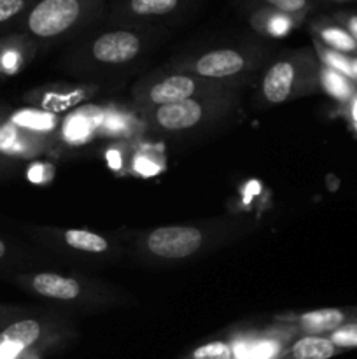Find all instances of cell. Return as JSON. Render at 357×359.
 <instances>
[{
  "label": "cell",
  "mask_w": 357,
  "mask_h": 359,
  "mask_svg": "<svg viewBox=\"0 0 357 359\" xmlns=\"http://www.w3.org/2000/svg\"><path fill=\"white\" fill-rule=\"evenodd\" d=\"M237 111L238 90H227L219 93L198 95L188 100L140 112L150 132L161 135H188L219 125Z\"/></svg>",
  "instance_id": "cell-1"
},
{
  "label": "cell",
  "mask_w": 357,
  "mask_h": 359,
  "mask_svg": "<svg viewBox=\"0 0 357 359\" xmlns=\"http://www.w3.org/2000/svg\"><path fill=\"white\" fill-rule=\"evenodd\" d=\"M107 0H35L21 18L24 37L62 42L77 37L105 13Z\"/></svg>",
  "instance_id": "cell-2"
},
{
  "label": "cell",
  "mask_w": 357,
  "mask_h": 359,
  "mask_svg": "<svg viewBox=\"0 0 357 359\" xmlns=\"http://www.w3.org/2000/svg\"><path fill=\"white\" fill-rule=\"evenodd\" d=\"M318 72L321 62L314 49L286 51L266 67L259 84V97L265 104L279 105L317 93L321 90Z\"/></svg>",
  "instance_id": "cell-3"
},
{
  "label": "cell",
  "mask_w": 357,
  "mask_h": 359,
  "mask_svg": "<svg viewBox=\"0 0 357 359\" xmlns=\"http://www.w3.org/2000/svg\"><path fill=\"white\" fill-rule=\"evenodd\" d=\"M268 60L270 51L261 44L219 46L175 60L174 69L203 79L238 84L244 83L248 74L261 69Z\"/></svg>",
  "instance_id": "cell-4"
},
{
  "label": "cell",
  "mask_w": 357,
  "mask_h": 359,
  "mask_svg": "<svg viewBox=\"0 0 357 359\" xmlns=\"http://www.w3.org/2000/svg\"><path fill=\"white\" fill-rule=\"evenodd\" d=\"M156 28L118 27L84 37L74 49V58L84 65L122 67L135 62L153 42Z\"/></svg>",
  "instance_id": "cell-5"
},
{
  "label": "cell",
  "mask_w": 357,
  "mask_h": 359,
  "mask_svg": "<svg viewBox=\"0 0 357 359\" xmlns=\"http://www.w3.org/2000/svg\"><path fill=\"white\" fill-rule=\"evenodd\" d=\"M238 90V84L219 83V81L203 79L184 70L168 69L144 77L133 86L132 95L140 111L163 107L175 102L188 100L205 93Z\"/></svg>",
  "instance_id": "cell-6"
},
{
  "label": "cell",
  "mask_w": 357,
  "mask_h": 359,
  "mask_svg": "<svg viewBox=\"0 0 357 359\" xmlns=\"http://www.w3.org/2000/svg\"><path fill=\"white\" fill-rule=\"evenodd\" d=\"M65 339L52 321L18 318L0 330V359H38Z\"/></svg>",
  "instance_id": "cell-7"
},
{
  "label": "cell",
  "mask_w": 357,
  "mask_h": 359,
  "mask_svg": "<svg viewBox=\"0 0 357 359\" xmlns=\"http://www.w3.org/2000/svg\"><path fill=\"white\" fill-rule=\"evenodd\" d=\"M205 230L191 224H172L149 231L144 238L147 255L163 262H182L198 255L206 244Z\"/></svg>",
  "instance_id": "cell-8"
},
{
  "label": "cell",
  "mask_w": 357,
  "mask_h": 359,
  "mask_svg": "<svg viewBox=\"0 0 357 359\" xmlns=\"http://www.w3.org/2000/svg\"><path fill=\"white\" fill-rule=\"evenodd\" d=\"M192 0H112L108 18L118 27H149L182 13Z\"/></svg>",
  "instance_id": "cell-9"
},
{
  "label": "cell",
  "mask_w": 357,
  "mask_h": 359,
  "mask_svg": "<svg viewBox=\"0 0 357 359\" xmlns=\"http://www.w3.org/2000/svg\"><path fill=\"white\" fill-rule=\"evenodd\" d=\"M357 319V305L352 307H326L301 314L279 316L276 323L293 326L300 335H326L345 323Z\"/></svg>",
  "instance_id": "cell-10"
},
{
  "label": "cell",
  "mask_w": 357,
  "mask_h": 359,
  "mask_svg": "<svg viewBox=\"0 0 357 359\" xmlns=\"http://www.w3.org/2000/svg\"><path fill=\"white\" fill-rule=\"evenodd\" d=\"M16 283L34 294L55 302H74L83 297V284L69 276L55 272H38L18 276Z\"/></svg>",
  "instance_id": "cell-11"
},
{
  "label": "cell",
  "mask_w": 357,
  "mask_h": 359,
  "mask_svg": "<svg viewBox=\"0 0 357 359\" xmlns=\"http://www.w3.org/2000/svg\"><path fill=\"white\" fill-rule=\"evenodd\" d=\"M312 39H317L328 48L343 53L349 56H357V42L352 35L331 16H317L308 25Z\"/></svg>",
  "instance_id": "cell-12"
},
{
  "label": "cell",
  "mask_w": 357,
  "mask_h": 359,
  "mask_svg": "<svg viewBox=\"0 0 357 359\" xmlns=\"http://www.w3.org/2000/svg\"><path fill=\"white\" fill-rule=\"evenodd\" d=\"M48 137L30 132L6 121L0 132V154L4 156H34L41 153Z\"/></svg>",
  "instance_id": "cell-13"
},
{
  "label": "cell",
  "mask_w": 357,
  "mask_h": 359,
  "mask_svg": "<svg viewBox=\"0 0 357 359\" xmlns=\"http://www.w3.org/2000/svg\"><path fill=\"white\" fill-rule=\"evenodd\" d=\"M342 353L326 335H298L287 344L279 359H331Z\"/></svg>",
  "instance_id": "cell-14"
},
{
  "label": "cell",
  "mask_w": 357,
  "mask_h": 359,
  "mask_svg": "<svg viewBox=\"0 0 357 359\" xmlns=\"http://www.w3.org/2000/svg\"><path fill=\"white\" fill-rule=\"evenodd\" d=\"M307 20L304 16H294V14L280 13V11L268 9V7H254L251 13L252 28L258 34L268 35V37H282L289 34L296 27H300Z\"/></svg>",
  "instance_id": "cell-15"
},
{
  "label": "cell",
  "mask_w": 357,
  "mask_h": 359,
  "mask_svg": "<svg viewBox=\"0 0 357 359\" xmlns=\"http://www.w3.org/2000/svg\"><path fill=\"white\" fill-rule=\"evenodd\" d=\"M34 48L35 42L24 37L23 34L2 42L0 44V74L18 72L27 62V56L34 53Z\"/></svg>",
  "instance_id": "cell-16"
},
{
  "label": "cell",
  "mask_w": 357,
  "mask_h": 359,
  "mask_svg": "<svg viewBox=\"0 0 357 359\" xmlns=\"http://www.w3.org/2000/svg\"><path fill=\"white\" fill-rule=\"evenodd\" d=\"M318 79H321V90L342 105L349 104L357 93V83L350 77L343 76V74L335 72V70L328 69V67L321 65V72H318Z\"/></svg>",
  "instance_id": "cell-17"
},
{
  "label": "cell",
  "mask_w": 357,
  "mask_h": 359,
  "mask_svg": "<svg viewBox=\"0 0 357 359\" xmlns=\"http://www.w3.org/2000/svg\"><path fill=\"white\" fill-rule=\"evenodd\" d=\"M62 241L66 248L84 255H105L111 249V244L104 235L88 230H65L62 233Z\"/></svg>",
  "instance_id": "cell-18"
},
{
  "label": "cell",
  "mask_w": 357,
  "mask_h": 359,
  "mask_svg": "<svg viewBox=\"0 0 357 359\" xmlns=\"http://www.w3.org/2000/svg\"><path fill=\"white\" fill-rule=\"evenodd\" d=\"M6 121L20 128L30 130V132L42 133V135L55 130L56 126L55 116L44 111H34V109H21V111L13 112Z\"/></svg>",
  "instance_id": "cell-19"
},
{
  "label": "cell",
  "mask_w": 357,
  "mask_h": 359,
  "mask_svg": "<svg viewBox=\"0 0 357 359\" xmlns=\"http://www.w3.org/2000/svg\"><path fill=\"white\" fill-rule=\"evenodd\" d=\"M312 44H314V51L317 55L321 65L328 67V69L335 70V72L343 74V76L354 79V69H352V56L343 55V53L335 51V49L328 48L322 42H318L317 39H312Z\"/></svg>",
  "instance_id": "cell-20"
},
{
  "label": "cell",
  "mask_w": 357,
  "mask_h": 359,
  "mask_svg": "<svg viewBox=\"0 0 357 359\" xmlns=\"http://www.w3.org/2000/svg\"><path fill=\"white\" fill-rule=\"evenodd\" d=\"M181 359H234V349L231 340H210L189 351Z\"/></svg>",
  "instance_id": "cell-21"
},
{
  "label": "cell",
  "mask_w": 357,
  "mask_h": 359,
  "mask_svg": "<svg viewBox=\"0 0 357 359\" xmlns=\"http://www.w3.org/2000/svg\"><path fill=\"white\" fill-rule=\"evenodd\" d=\"M255 7H268L294 16H308L317 0H251Z\"/></svg>",
  "instance_id": "cell-22"
},
{
  "label": "cell",
  "mask_w": 357,
  "mask_h": 359,
  "mask_svg": "<svg viewBox=\"0 0 357 359\" xmlns=\"http://www.w3.org/2000/svg\"><path fill=\"white\" fill-rule=\"evenodd\" d=\"M329 340L338 347L340 351H352L357 349V319L354 321L345 323L340 328H336L335 332L329 333Z\"/></svg>",
  "instance_id": "cell-23"
},
{
  "label": "cell",
  "mask_w": 357,
  "mask_h": 359,
  "mask_svg": "<svg viewBox=\"0 0 357 359\" xmlns=\"http://www.w3.org/2000/svg\"><path fill=\"white\" fill-rule=\"evenodd\" d=\"M34 2L35 0H0V25L23 16Z\"/></svg>",
  "instance_id": "cell-24"
},
{
  "label": "cell",
  "mask_w": 357,
  "mask_h": 359,
  "mask_svg": "<svg viewBox=\"0 0 357 359\" xmlns=\"http://www.w3.org/2000/svg\"><path fill=\"white\" fill-rule=\"evenodd\" d=\"M331 18L338 21L352 35L354 41L357 42V13H354V11H336V13L331 14Z\"/></svg>",
  "instance_id": "cell-25"
},
{
  "label": "cell",
  "mask_w": 357,
  "mask_h": 359,
  "mask_svg": "<svg viewBox=\"0 0 357 359\" xmlns=\"http://www.w3.org/2000/svg\"><path fill=\"white\" fill-rule=\"evenodd\" d=\"M21 318V311L16 307H7V305H0V330L13 323L14 319Z\"/></svg>",
  "instance_id": "cell-26"
},
{
  "label": "cell",
  "mask_w": 357,
  "mask_h": 359,
  "mask_svg": "<svg viewBox=\"0 0 357 359\" xmlns=\"http://www.w3.org/2000/svg\"><path fill=\"white\" fill-rule=\"evenodd\" d=\"M343 109H345L346 119H349V123L354 126V130H356L357 128V93L354 95V98L349 102V104L343 105Z\"/></svg>",
  "instance_id": "cell-27"
},
{
  "label": "cell",
  "mask_w": 357,
  "mask_h": 359,
  "mask_svg": "<svg viewBox=\"0 0 357 359\" xmlns=\"http://www.w3.org/2000/svg\"><path fill=\"white\" fill-rule=\"evenodd\" d=\"M7 255H9V248H7L6 242H4L2 238H0V262H2V259L6 258Z\"/></svg>",
  "instance_id": "cell-28"
},
{
  "label": "cell",
  "mask_w": 357,
  "mask_h": 359,
  "mask_svg": "<svg viewBox=\"0 0 357 359\" xmlns=\"http://www.w3.org/2000/svg\"><path fill=\"white\" fill-rule=\"evenodd\" d=\"M9 165H10L9 158H7V156H4V154H0V174H2V172L6 170V168L9 167Z\"/></svg>",
  "instance_id": "cell-29"
},
{
  "label": "cell",
  "mask_w": 357,
  "mask_h": 359,
  "mask_svg": "<svg viewBox=\"0 0 357 359\" xmlns=\"http://www.w3.org/2000/svg\"><path fill=\"white\" fill-rule=\"evenodd\" d=\"M352 69H354V81L357 83V56H352Z\"/></svg>",
  "instance_id": "cell-30"
},
{
  "label": "cell",
  "mask_w": 357,
  "mask_h": 359,
  "mask_svg": "<svg viewBox=\"0 0 357 359\" xmlns=\"http://www.w3.org/2000/svg\"><path fill=\"white\" fill-rule=\"evenodd\" d=\"M4 125H6V119H0V132H2Z\"/></svg>",
  "instance_id": "cell-31"
},
{
  "label": "cell",
  "mask_w": 357,
  "mask_h": 359,
  "mask_svg": "<svg viewBox=\"0 0 357 359\" xmlns=\"http://www.w3.org/2000/svg\"><path fill=\"white\" fill-rule=\"evenodd\" d=\"M356 133H357V128H356Z\"/></svg>",
  "instance_id": "cell-32"
},
{
  "label": "cell",
  "mask_w": 357,
  "mask_h": 359,
  "mask_svg": "<svg viewBox=\"0 0 357 359\" xmlns=\"http://www.w3.org/2000/svg\"><path fill=\"white\" fill-rule=\"evenodd\" d=\"M234 359H237V358H234Z\"/></svg>",
  "instance_id": "cell-33"
}]
</instances>
